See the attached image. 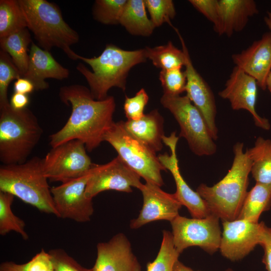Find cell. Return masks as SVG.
<instances>
[{"mask_svg":"<svg viewBox=\"0 0 271 271\" xmlns=\"http://www.w3.org/2000/svg\"><path fill=\"white\" fill-rule=\"evenodd\" d=\"M173 271H200L194 270L191 268L185 265L179 259L174 264Z\"/></svg>","mask_w":271,"mask_h":271,"instance_id":"obj_42","label":"cell"},{"mask_svg":"<svg viewBox=\"0 0 271 271\" xmlns=\"http://www.w3.org/2000/svg\"><path fill=\"white\" fill-rule=\"evenodd\" d=\"M141 178L117 156L106 164L97 165L87 182L85 194L87 198L92 199L106 190L130 193L132 187L140 190L143 186Z\"/></svg>","mask_w":271,"mask_h":271,"instance_id":"obj_13","label":"cell"},{"mask_svg":"<svg viewBox=\"0 0 271 271\" xmlns=\"http://www.w3.org/2000/svg\"><path fill=\"white\" fill-rule=\"evenodd\" d=\"M220 218L211 214L203 218L178 215L171 222L174 244L180 254L190 246L200 247L210 254L218 249L222 233Z\"/></svg>","mask_w":271,"mask_h":271,"instance_id":"obj_9","label":"cell"},{"mask_svg":"<svg viewBox=\"0 0 271 271\" xmlns=\"http://www.w3.org/2000/svg\"><path fill=\"white\" fill-rule=\"evenodd\" d=\"M233 151L232 164L224 177L211 187L201 184L196 190L211 213L222 221L238 218L248 192L251 161L246 152H243V143H236Z\"/></svg>","mask_w":271,"mask_h":271,"instance_id":"obj_2","label":"cell"},{"mask_svg":"<svg viewBox=\"0 0 271 271\" xmlns=\"http://www.w3.org/2000/svg\"><path fill=\"white\" fill-rule=\"evenodd\" d=\"M180 253L175 247L172 232L164 230L160 250L156 258L147 264V271H173Z\"/></svg>","mask_w":271,"mask_h":271,"instance_id":"obj_30","label":"cell"},{"mask_svg":"<svg viewBox=\"0 0 271 271\" xmlns=\"http://www.w3.org/2000/svg\"><path fill=\"white\" fill-rule=\"evenodd\" d=\"M103 140L111 145L118 156L146 182L160 187L164 184L161 172L166 170L159 161L158 156L129 133L125 128L123 121L113 122Z\"/></svg>","mask_w":271,"mask_h":271,"instance_id":"obj_7","label":"cell"},{"mask_svg":"<svg viewBox=\"0 0 271 271\" xmlns=\"http://www.w3.org/2000/svg\"><path fill=\"white\" fill-rule=\"evenodd\" d=\"M29 102L28 94L14 92L12 95L10 104L15 109L20 110L27 107Z\"/></svg>","mask_w":271,"mask_h":271,"instance_id":"obj_40","label":"cell"},{"mask_svg":"<svg viewBox=\"0 0 271 271\" xmlns=\"http://www.w3.org/2000/svg\"><path fill=\"white\" fill-rule=\"evenodd\" d=\"M259 245L262 247L264 251L262 262L267 271H271V228L266 225Z\"/></svg>","mask_w":271,"mask_h":271,"instance_id":"obj_39","label":"cell"},{"mask_svg":"<svg viewBox=\"0 0 271 271\" xmlns=\"http://www.w3.org/2000/svg\"><path fill=\"white\" fill-rule=\"evenodd\" d=\"M266 88L268 89L269 91L271 93V71L269 73L266 81Z\"/></svg>","mask_w":271,"mask_h":271,"instance_id":"obj_44","label":"cell"},{"mask_svg":"<svg viewBox=\"0 0 271 271\" xmlns=\"http://www.w3.org/2000/svg\"><path fill=\"white\" fill-rule=\"evenodd\" d=\"M15 92L28 94L35 90L33 83L28 79L21 77L16 80L14 84Z\"/></svg>","mask_w":271,"mask_h":271,"instance_id":"obj_41","label":"cell"},{"mask_svg":"<svg viewBox=\"0 0 271 271\" xmlns=\"http://www.w3.org/2000/svg\"><path fill=\"white\" fill-rule=\"evenodd\" d=\"M159 80L163 90V94L178 96L185 91L186 75L181 68L161 70Z\"/></svg>","mask_w":271,"mask_h":271,"instance_id":"obj_34","label":"cell"},{"mask_svg":"<svg viewBox=\"0 0 271 271\" xmlns=\"http://www.w3.org/2000/svg\"><path fill=\"white\" fill-rule=\"evenodd\" d=\"M145 50L147 59L162 70L182 68L185 66L186 55L184 51L178 49L171 41L166 45L154 48L146 47Z\"/></svg>","mask_w":271,"mask_h":271,"instance_id":"obj_27","label":"cell"},{"mask_svg":"<svg viewBox=\"0 0 271 271\" xmlns=\"http://www.w3.org/2000/svg\"><path fill=\"white\" fill-rule=\"evenodd\" d=\"M14 198L9 193L0 191V234L4 236L14 231L24 240H27L29 235L25 230V222L15 215L12 210Z\"/></svg>","mask_w":271,"mask_h":271,"instance_id":"obj_29","label":"cell"},{"mask_svg":"<svg viewBox=\"0 0 271 271\" xmlns=\"http://www.w3.org/2000/svg\"><path fill=\"white\" fill-rule=\"evenodd\" d=\"M143 0H127L119 21V24L131 35L149 36L155 28L148 18Z\"/></svg>","mask_w":271,"mask_h":271,"instance_id":"obj_23","label":"cell"},{"mask_svg":"<svg viewBox=\"0 0 271 271\" xmlns=\"http://www.w3.org/2000/svg\"><path fill=\"white\" fill-rule=\"evenodd\" d=\"M54 271H93L92 268L83 267L61 248L52 249L48 251Z\"/></svg>","mask_w":271,"mask_h":271,"instance_id":"obj_37","label":"cell"},{"mask_svg":"<svg viewBox=\"0 0 271 271\" xmlns=\"http://www.w3.org/2000/svg\"><path fill=\"white\" fill-rule=\"evenodd\" d=\"M59 96L63 103L71 106L72 111L64 125L50 136V145L53 148L78 140L84 144L87 151L91 152L104 141L114 122V97L108 96L103 100H96L89 88L79 84L61 87Z\"/></svg>","mask_w":271,"mask_h":271,"instance_id":"obj_1","label":"cell"},{"mask_svg":"<svg viewBox=\"0 0 271 271\" xmlns=\"http://www.w3.org/2000/svg\"><path fill=\"white\" fill-rule=\"evenodd\" d=\"M18 2L27 28L34 34L40 47L48 51L57 47L70 59L78 60V54L71 46L79 42V35L64 21L58 6L46 0H18Z\"/></svg>","mask_w":271,"mask_h":271,"instance_id":"obj_4","label":"cell"},{"mask_svg":"<svg viewBox=\"0 0 271 271\" xmlns=\"http://www.w3.org/2000/svg\"><path fill=\"white\" fill-rule=\"evenodd\" d=\"M225 271H233V270L231 268H227Z\"/></svg>","mask_w":271,"mask_h":271,"instance_id":"obj_45","label":"cell"},{"mask_svg":"<svg viewBox=\"0 0 271 271\" xmlns=\"http://www.w3.org/2000/svg\"><path fill=\"white\" fill-rule=\"evenodd\" d=\"M151 20L155 27L167 23L172 26L171 20L174 18L176 12L172 0H145Z\"/></svg>","mask_w":271,"mask_h":271,"instance_id":"obj_35","label":"cell"},{"mask_svg":"<svg viewBox=\"0 0 271 271\" xmlns=\"http://www.w3.org/2000/svg\"><path fill=\"white\" fill-rule=\"evenodd\" d=\"M43 130L27 107L17 110L10 102L0 105V161L3 165L26 162L39 142Z\"/></svg>","mask_w":271,"mask_h":271,"instance_id":"obj_5","label":"cell"},{"mask_svg":"<svg viewBox=\"0 0 271 271\" xmlns=\"http://www.w3.org/2000/svg\"><path fill=\"white\" fill-rule=\"evenodd\" d=\"M189 3L215 27L219 21L218 0H189Z\"/></svg>","mask_w":271,"mask_h":271,"instance_id":"obj_38","label":"cell"},{"mask_svg":"<svg viewBox=\"0 0 271 271\" xmlns=\"http://www.w3.org/2000/svg\"><path fill=\"white\" fill-rule=\"evenodd\" d=\"M264 20L266 26L271 31V11L267 13V15L264 18Z\"/></svg>","mask_w":271,"mask_h":271,"instance_id":"obj_43","label":"cell"},{"mask_svg":"<svg viewBox=\"0 0 271 271\" xmlns=\"http://www.w3.org/2000/svg\"><path fill=\"white\" fill-rule=\"evenodd\" d=\"M257 86L254 78L235 66L226 82L225 88L219 92L218 95L229 100L233 110L249 111L255 125L268 130L270 128L269 120L259 115L255 110Z\"/></svg>","mask_w":271,"mask_h":271,"instance_id":"obj_14","label":"cell"},{"mask_svg":"<svg viewBox=\"0 0 271 271\" xmlns=\"http://www.w3.org/2000/svg\"><path fill=\"white\" fill-rule=\"evenodd\" d=\"M270 207L271 184L256 183L247 192L237 219L258 222L262 213Z\"/></svg>","mask_w":271,"mask_h":271,"instance_id":"obj_24","label":"cell"},{"mask_svg":"<svg viewBox=\"0 0 271 271\" xmlns=\"http://www.w3.org/2000/svg\"><path fill=\"white\" fill-rule=\"evenodd\" d=\"M231 58L235 66L254 78L258 86L265 90L271 71V33L264 34L247 49L232 54Z\"/></svg>","mask_w":271,"mask_h":271,"instance_id":"obj_19","label":"cell"},{"mask_svg":"<svg viewBox=\"0 0 271 271\" xmlns=\"http://www.w3.org/2000/svg\"><path fill=\"white\" fill-rule=\"evenodd\" d=\"M97 165L84 175L51 188L58 217L80 223L90 220L94 212L92 199L87 198L85 192Z\"/></svg>","mask_w":271,"mask_h":271,"instance_id":"obj_11","label":"cell"},{"mask_svg":"<svg viewBox=\"0 0 271 271\" xmlns=\"http://www.w3.org/2000/svg\"><path fill=\"white\" fill-rule=\"evenodd\" d=\"M160 102L174 116L180 127L179 137L186 139L192 152L198 156L216 152L217 146L201 113L186 95L163 94Z\"/></svg>","mask_w":271,"mask_h":271,"instance_id":"obj_8","label":"cell"},{"mask_svg":"<svg viewBox=\"0 0 271 271\" xmlns=\"http://www.w3.org/2000/svg\"><path fill=\"white\" fill-rule=\"evenodd\" d=\"M43 158L34 157L20 164L0 167V191L9 193L40 211L58 217Z\"/></svg>","mask_w":271,"mask_h":271,"instance_id":"obj_6","label":"cell"},{"mask_svg":"<svg viewBox=\"0 0 271 271\" xmlns=\"http://www.w3.org/2000/svg\"><path fill=\"white\" fill-rule=\"evenodd\" d=\"M22 77L19 69L14 64L10 55L0 51V105L10 102L8 97V88L14 80Z\"/></svg>","mask_w":271,"mask_h":271,"instance_id":"obj_32","label":"cell"},{"mask_svg":"<svg viewBox=\"0 0 271 271\" xmlns=\"http://www.w3.org/2000/svg\"><path fill=\"white\" fill-rule=\"evenodd\" d=\"M182 49L186 55L185 73L187 83L186 96L201 113L214 141L218 139V129L215 119L217 114L214 94L208 83L194 68L184 41L177 29Z\"/></svg>","mask_w":271,"mask_h":271,"instance_id":"obj_16","label":"cell"},{"mask_svg":"<svg viewBox=\"0 0 271 271\" xmlns=\"http://www.w3.org/2000/svg\"><path fill=\"white\" fill-rule=\"evenodd\" d=\"M86 151L84 144L78 140L52 148L43 158L44 171L48 179L63 183L86 174L94 164Z\"/></svg>","mask_w":271,"mask_h":271,"instance_id":"obj_10","label":"cell"},{"mask_svg":"<svg viewBox=\"0 0 271 271\" xmlns=\"http://www.w3.org/2000/svg\"><path fill=\"white\" fill-rule=\"evenodd\" d=\"M77 59L89 65L90 71L83 64L76 69L85 78L93 98L98 100L106 98L109 90L116 87L124 91L127 75L135 65L146 61L145 49L133 51L123 50L108 44L98 57L86 58L78 55Z\"/></svg>","mask_w":271,"mask_h":271,"instance_id":"obj_3","label":"cell"},{"mask_svg":"<svg viewBox=\"0 0 271 271\" xmlns=\"http://www.w3.org/2000/svg\"><path fill=\"white\" fill-rule=\"evenodd\" d=\"M149 101V96L144 88L141 89L131 97L125 96L123 109L127 120H137L144 115V110Z\"/></svg>","mask_w":271,"mask_h":271,"instance_id":"obj_36","label":"cell"},{"mask_svg":"<svg viewBox=\"0 0 271 271\" xmlns=\"http://www.w3.org/2000/svg\"><path fill=\"white\" fill-rule=\"evenodd\" d=\"M69 75V70L58 62L50 51L32 43L28 70L23 77L33 83L35 90H43L49 88L46 79L63 80L67 78Z\"/></svg>","mask_w":271,"mask_h":271,"instance_id":"obj_20","label":"cell"},{"mask_svg":"<svg viewBox=\"0 0 271 271\" xmlns=\"http://www.w3.org/2000/svg\"><path fill=\"white\" fill-rule=\"evenodd\" d=\"M93 271H141L131 244L122 233L97 244V257Z\"/></svg>","mask_w":271,"mask_h":271,"instance_id":"obj_18","label":"cell"},{"mask_svg":"<svg viewBox=\"0 0 271 271\" xmlns=\"http://www.w3.org/2000/svg\"><path fill=\"white\" fill-rule=\"evenodd\" d=\"M143 198V204L139 215L130 220L131 229L139 228L155 221L167 220L171 222L179 214L182 205L173 194H169L161 187L146 182L140 189Z\"/></svg>","mask_w":271,"mask_h":271,"instance_id":"obj_17","label":"cell"},{"mask_svg":"<svg viewBox=\"0 0 271 271\" xmlns=\"http://www.w3.org/2000/svg\"><path fill=\"white\" fill-rule=\"evenodd\" d=\"M178 140L175 132H173L169 137L164 136L163 142L170 148L171 153L159 155V160L174 178L176 186V191L173 194L175 198L182 205L187 207L192 218L206 217L212 214L208 205L196 191L189 187L181 174L176 154Z\"/></svg>","mask_w":271,"mask_h":271,"instance_id":"obj_15","label":"cell"},{"mask_svg":"<svg viewBox=\"0 0 271 271\" xmlns=\"http://www.w3.org/2000/svg\"><path fill=\"white\" fill-rule=\"evenodd\" d=\"M222 221L223 231L219 250L227 259L232 261L239 260L260 244L265 226L263 222L239 219Z\"/></svg>","mask_w":271,"mask_h":271,"instance_id":"obj_12","label":"cell"},{"mask_svg":"<svg viewBox=\"0 0 271 271\" xmlns=\"http://www.w3.org/2000/svg\"><path fill=\"white\" fill-rule=\"evenodd\" d=\"M27 28L18 0L0 1V38Z\"/></svg>","mask_w":271,"mask_h":271,"instance_id":"obj_28","label":"cell"},{"mask_svg":"<svg viewBox=\"0 0 271 271\" xmlns=\"http://www.w3.org/2000/svg\"><path fill=\"white\" fill-rule=\"evenodd\" d=\"M218 3L219 19L213 28L219 36L230 37L242 31L249 18L258 13L253 0H218Z\"/></svg>","mask_w":271,"mask_h":271,"instance_id":"obj_21","label":"cell"},{"mask_svg":"<svg viewBox=\"0 0 271 271\" xmlns=\"http://www.w3.org/2000/svg\"><path fill=\"white\" fill-rule=\"evenodd\" d=\"M0 271H54L51 256L44 249L36 254L30 261L18 264L12 261L2 262Z\"/></svg>","mask_w":271,"mask_h":271,"instance_id":"obj_33","label":"cell"},{"mask_svg":"<svg viewBox=\"0 0 271 271\" xmlns=\"http://www.w3.org/2000/svg\"><path fill=\"white\" fill-rule=\"evenodd\" d=\"M125 128L155 152L163 148L164 118L154 109L137 120L123 121Z\"/></svg>","mask_w":271,"mask_h":271,"instance_id":"obj_22","label":"cell"},{"mask_svg":"<svg viewBox=\"0 0 271 271\" xmlns=\"http://www.w3.org/2000/svg\"><path fill=\"white\" fill-rule=\"evenodd\" d=\"M32 42L28 28L0 38L1 50L10 55L22 77L28 70L29 61L28 47Z\"/></svg>","mask_w":271,"mask_h":271,"instance_id":"obj_25","label":"cell"},{"mask_svg":"<svg viewBox=\"0 0 271 271\" xmlns=\"http://www.w3.org/2000/svg\"><path fill=\"white\" fill-rule=\"evenodd\" d=\"M127 1H95L93 7L94 19L105 25L119 24L120 19Z\"/></svg>","mask_w":271,"mask_h":271,"instance_id":"obj_31","label":"cell"},{"mask_svg":"<svg viewBox=\"0 0 271 271\" xmlns=\"http://www.w3.org/2000/svg\"><path fill=\"white\" fill-rule=\"evenodd\" d=\"M246 152L252 163L250 173L256 183L271 184V140L258 137Z\"/></svg>","mask_w":271,"mask_h":271,"instance_id":"obj_26","label":"cell"}]
</instances>
